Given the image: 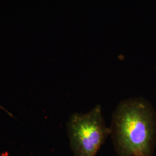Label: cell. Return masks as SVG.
Masks as SVG:
<instances>
[{"label":"cell","mask_w":156,"mask_h":156,"mask_svg":"<svg viewBox=\"0 0 156 156\" xmlns=\"http://www.w3.org/2000/svg\"><path fill=\"white\" fill-rule=\"evenodd\" d=\"M118 156H153L156 144V114L143 98L121 101L109 127Z\"/></svg>","instance_id":"obj_1"},{"label":"cell","mask_w":156,"mask_h":156,"mask_svg":"<svg viewBox=\"0 0 156 156\" xmlns=\"http://www.w3.org/2000/svg\"><path fill=\"white\" fill-rule=\"evenodd\" d=\"M67 128L74 156H96L111 134L100 105L86 113L73 114L67 122Z\"/></svg>","instance_id":"obj_2"}]
</instances>
